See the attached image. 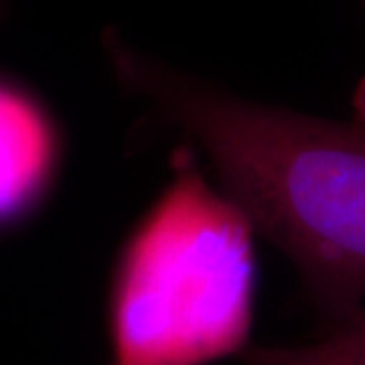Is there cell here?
Wrapping results in <instances>:
<instances>
[{"label": "cell", "instance_id": "obj_5", "mask_svg": "<svg viewBox=\"0 0 365 365\" xmlns=\"http://www.w3.org/2000/svg\"><path fill=\"white\" fill-rule=\"evenodd\" d=\"M353 112H355V118L365 120V78L357 83L355 93H353Z\"/></svg>", "mask_w": 365, "mask_h": 365}, {"label": "cell", "instance_id": "obj_1", "mask_svg": "<svg viewBox=\"0 0 365 365\" xmlns=\"http://www.w3.org/2000/svg\"><path fill=\"white\" fill-rule=\"evenodd\" d=\"M114 76L201 144L223 191L300 272L329 317L365 300V120H325L250 102L140 55L112 31Z\"/></svg>", "mask_w": 365, "mask_h": 365}, {"label": "cell", "instance_id": "obj_2", "mask_svg": "<svg viewBox=\"0 0 365 365\" xmlns=\"http://www.w3.org/2000/svg\"><path fill=\"white\" fill-rule=\"evenodd\" d=\"M254 225L213 189L193 150L132 230L108 290V365H209L250 347L258 264Z\"/></svg>", "mask_w": 365, "mask_h": 365}, {"label": "cell", "instance_id": "obj_6", "mask_svg": "<svg viewBox=\"0 0 365 365\" xmlns=\"http://www.w3.org/2000/svg\"><path fill=\"white\" fill-rule=\"evenodd\" d=\"M0 4H2V0H0Z\"/></svg>", "mask_w": 365, "mask_h": 365}, {"label": "cell", "instance_id": "obj_3", "mask_svg": "<svg viewBox=\"0 0 365 365\" xmlns=\"http://www.w3.org/2000/svg\"><path fill=\"white\" fill-rule=\"evenodd\" d=\"M61 158V138L45 106L0 76V225L19 222L45 199Z\"/></svg>", "mask_w": 365, "mask_h": 365}, {"label": "cell", "instance_id": "obj_4", "mask_svg": "<svg viewBox=\"0 0 365 365\" xmlns=\"http://www.w3.org/2000/svg\"><path fill=\"white\" fill-rule=\"evenodd\" d=\"M246 365H365V304L329 321L313 343L254 347L242 353Z\"/></svg>", "mask_w": 365, "mask_h": 365}]
</instances>
